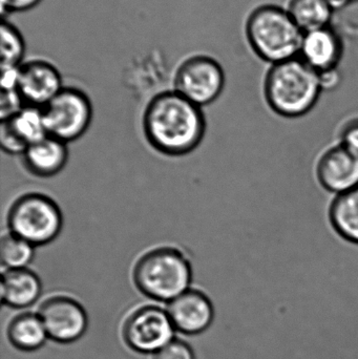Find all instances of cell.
<instances>
[{
  "label": "cell",
  "instance_id": "1",
  "mask_svg": "<svg viewBox=\"0 0 358 359\" xmlns=\"http://www.w3.org/2000/svg\"><path fill=\"white\" fill-rule=\"evenodd\" d=\"M142 126L145 139L155 151L168 157H182L201 144L206 119L202 107L176 90H166L149 101Z\"/></svg>",
  "mask_w": 358,
  "mask_h": 359
},
{
  "label": "cell",
  "instance_id": "2",
  "mask_svg": "<svg viewBox=\"0 0 358 359\" xmlns=\"http://www.w3.org/2000/svg\"><path fill=\"white\" fill-rule=\"evenodd\" d=\"M263 93L273 113L287 119H298L315 109L323 90L319 74L298 57L270 65Z\"/></svg>",
  "mask_w": 358,
  "mask_h": 359
},
{
  "label": "cell",
  "instance_id": "3",
  "mask_svg": "<svg viewBox=\"0 0 358 359\" xmlns=\"http://www.w3.org/2000/svg\"><path fill=\"white\" fill-rule=\"evenodd\" d=\"M245 34L254 54L273 65L300 56L305 33L287 8L263 4L250 13Z\"/></svg>",
  "mask_w": 358,
  "mask_h": 359
},
{
  "label": "cell",
  "instance_id": "4",
  "mask_svg": "<svg viewBox=\"0 0 358 359\" xmlns=\"http://www.w3.org/2000/svg\"><path fill=\"white\" fill-rule=\"evenodd\" d=\"M132 280L145 297L170 303L191 289L193 268L180 249L156 247L137 259L132 269Z\"/></svg>",
  "mask_w": 358,
  "mask_h": 359
},
{
  "label": "cell",
  "instance_id": "5",
  "mask_svg": "<svg viewBox=\"0 0 358 359\" xmlns=\"http://www.w3.org/2000/svg\"><path fill=\"white\" fill-rule=\"evenodd\" d=\"M8 231L35 247L54 242L63 227L56 201L41 192H27L11 205L6 217Z\"/></svg>",
  "mask_w": 358,
  "mask_h": 359
},
{
  "label": "cell",
  "instance_id": "6",
  "mask_svg": "<svg viewBox=\"0 0 358 359\" xmlns=\"http://www.w3.org/2000/svg\"><path fill=\"white\" fill-rule=\"evenodd\" d=\"M41 111L48 136L67 144L81 138L92 123V102L77 88L64 86Z\"/></svg>",
  "mask_w": 358,
  "mask_h": 359
},
{
  "label": "cell",
  "instance_id": "7",
  "mask_svg": "<svg viewBox=\"0 0 358 359\" xmlns=\"http://www.w3.org/2000/svg\"><path fill=\"white\" fill-rule=\"evenodd\" d=\"M225 81L224 69L218 60L207 55H195L185 59L177 69L174 90L203 107L221 96Z\"/></svg>",
  "mask_w": 358,
  "mask_h": 359
},
{
  "label": "cell",
  "instance_id": "8",
  "mask_svg": "<svg viewBox=\"0 0 358 359\" xmlns=\"http://www.w3.org/2000/svg\"><path fill=\"white\" fill-rule=\"evenodd\" d=\"M174 330L166 310L146 305L128 316L122 328V337L132 351L156 354L174 339Z\"/></svg>",
  "mask_w": 358,
  "mask_h": 359
},
{
  "label": "cell",
  "instance_id": "9",
  "mask_svg": "<svg viewBox=\"0 0 358 359\" xmlns=\"http://www.w3.org/2000/svg\"><path fill=\"white\" fill-rule=\"evenodd\" d=\"M48 337L56 343L71 344L83 337L88 318L83 306L67 295L48 297L39 308Z\"/></svg>",
  "mask_w": 358,
  "mask_h": 359
},
{
  "label": "cell",
  "instance_id": "10",
  "mask_svg": "<svg viewBox=\"0 0 358 359\" xmlns=\"http://www.w3.org/2000/svg\"><path fill=\"white\" fill-rule=\"evenodd\" d=\"M315 175L321 187L338 196L358 187V155L340 142L317 157Z\"/></svg>",
  "mask_w": 358,
  "mask_h": 359
},
{
  "label": "cell",
  "instance_id": "11",
  "mask_svg": "<svg viewBox=\"0 0 358 359\" xmlns=\"http://www.w3.org/2000/svg\"><path fill=\"white\" fill-rule=\"evenodd\" d=\"M60 72L43 59L25 61L18 69L16 92L27 107H46L62 88Z\"/></svg>",
  "mask_w": 358,
  "mask_h": 359
},
{
  "label": "cell",
  "instance_id": "12",
  "mask_svg": "<svg viewBox=\"0 0 358 359\" xmlns=\"http://www.w3.org/2000/svg\"><path fill=\"white\" fill-rule=\"evenodd\" d=\"M48 136L39 107H27L1 120L0 144L10 155H22L25 149Z\"/></svg>",
  "mask_w": 358,
  "mask_h": 359
},
{
  "label": "cell",
  "instance_id": "13",
  "mask_svg": "<svg viewBox=\"0 0 358 359\" xmlns=\"http://www.w3.org/2000/svg\"><path fill=\"white\" fill-rule=\"evenodd\" d=\"M174 329L187 335H197L209 328L214 309L209 297L198 289H188L168 304L167 310Z\"/></svg>",
  "mask_w": 358,
  "mask_h": 359
},
{
  "label": "cell",
  "instance_id": "14",
  "mask_svg": "<svg viewBox=\"0 0 358 359\" xmlns=\"http://www.w3.org/2000/svg\"><path fill=\"white\" fill-rule=\"evenodd\" d=\"M344 55V42L332 27H322L304 34L300 56L317 74L338 69Z\"/></svg>",
  "mask_w": 358,
  "mask_h": 359
},
{
  "label": "cell",
  "instance_id": "15",
  "mask_svg": "<svg viewBox=\"0 0 358 359\" xmlns=\"http://www.w3.org/2000/svg\"><path fill=\"white\" fill-rule=\"evenodd\" d=\"M25 170L37 178H52L67 165L69 149L67 143L46 136L29 145L21 155Z\"/></svg>",
  "mask_w": 358,
  "mask_h": 359
},
{
  "label": "cell",
  "instance_id": "16",
  "mask_svg": "<svg viewBox=\"0 0 358 359\" xmlns=\"http://www.w3.org/2000/svg\"><path fill=\"white\" fill-rule=\"evenodd\" d=\"M42 292L39 276L29 268L4 269L2 272L0 295L4 305L14 309L31 307Z\"/></svg>",
  "mask_w": 358,
  "mask_h": 359
},
{
  "label": "cell",
  "instance_id": "17",
  "mask_svg": "<svg viewBox=\"0 0 358 359\" xmlns=\"http://www.w3.org/2000/svg\"><path fill=\"white\" fill-rule=\"evenodd\" d=\"M328 219L340 238L358 246V187L334 196L328 208Z\"/></svg>",
  "mask_w": 358,
  "mask_h": 359
},
{
  "label": "cell",
  "instance_id": "18",
  "mask_svg": "<svg viewBox=\"0 0 358 359\" xmlns=\"http://www.w3.org/2000/svg\"><path fill=\"white\" fill-rule=\"evenodd\" d=\"M48 337L43 323L38 314L25 312L15 316L8 324V341L20 351L39 350Z\"/></svg>",
  "mask_w": 358,
  "mask_h": 359
},
{
  "label": "cell",
  "instance_id": "19",
  "mask_svg": "<svg viewBox=\"0 0 358 359\" xmlns=\"http://www.w3.org/2000/svg\"><path fill=\"white\" fill-rule=\"evenodd\" d=\"M286 8L304 33L329 27L336 12L329 0H290Z\"/></svg>",
  "mask_w": 358,
  "mask_h": 359
},
{
  "label": "cell",
  "instance_id": "20",
  "mask_svg": "<svg viewBox=\"0 0 358 359\" xmlns=\"http://www.w3.org/2000/svg\"><path fill=\"white\" fill-rule=\"evenodd\" d=\"M35 248L31 243L19 238L12 232H6L0 241V257L4 269L29 268L35 257Z\"/></svg>",
  "mask_w": 358,
  "mask_h": 359
},
{
  "label": "cell",
  "instance_id": "21",
  "mask_svg": "<svg viewBox=\"0 0 358 359\" xmlns=\"http://www.w3.org/2000/svg\"><path fill=\"white\" fill-rule=\"evenodd\" d=\"M1 34V69L19 67L23 63L25 46V38L16 25L6 19L0 27Z\"/></svg>",
  "mask_w": 358,
  "mask_h": 359
},
{
  "label": "cell",
  "instance_id": "22",
  "mask_svg": "<svg viewBox=\"0 0 358 359\" xmlns=\"http://www.w3.org/2000/svg\"><path fill=\"white\" fill-rule=\"evenodd\" d=\"M153 359H195L191 346L181 339H172L155 354Z\"/></svg>",
  "mask_w": 358,
  "mask_h": 359
},
{
  "label": "cell",
  "instance_id": "23",
  "mask_svg": "<svg viewBox=\"0 0 358 359\" xmlns=\"http://www.w3.org/2000/svg\"><path fill=\"white\" fill-rule=\"evenodd\" d=\"M338 142L358 155V116L350 117L340 126Z\"/></svg>",
  "mask_w": 358,
  "mask_h": 359
},
{
  "label": "cell",
  "instance_id": "24",
  "mask_svg": "<svg viewBox=\"0 0 358 359\" xmlns=\"http://www.w3.org/2000/svg\"><path fill=\"white\" fill-rule=\"evenodd\" d=\"M42 0H1L2 20H6L13 13L27 12L36 8Z\"/></svg>",
  "mask_w": 358,
  "mask_h": 359
},
{
  "label": "cell",
  "instance_id": "25",
  "mask_svg": "<svg viewBox=\"0 0 358 359\" xmlns=\"http://www.w3.org/2000/svg\"><path fill=\"white\" fill-rule=\"evenodd\" d=\"M319 83L323 92L336 90L342 83V74L340 69H334L319 74Z\"/></svg>",
  "mask_w": 358,
  "mask_h": 359
},
{
  "label": "cell",
  "instance_id": "26",
  "mask_svg": "<svg viewBox=\"0 0 358 359\" xmlns=\"http://www.w3.org/2000/svg\"><path fill=\"white\" fill-rule=\"evenodd\" d=\"M330 4L333 6L334 10H342V8H347L351 4H357L358 0H329Z\"/></svg>",
  "mask_w": 358,
  "mask_h": 359
}]
</instances>
